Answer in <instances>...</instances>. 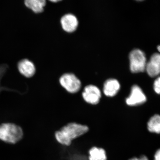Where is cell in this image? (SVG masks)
<instances>
[{
	"label": "cell",
	"instance_id": "6da1fadb",
	"mask_svg": "<svg viewBox=\"0 0 160 160\" xmlns=\"http://www.w3.org/2000/svg\"><path fill=\"white\" fill-rule=\"evenodd\" d=\"M89 130V127L86 125L72 122L56 132L55 138L61 145L69 146L71 145L72 141L86 134Z\"/></svg>",
	"mask_w": 160,
	"mask_h": 160
},
{
	"label": "cell",
	"instance_id": "7a4b0ae2",
	"mask_svg": "<svg viewBox=\"0 0 160 160\" xmlns=\"http://www.w3.org/2000/svg\"><path fill=\"white\" fill-rule=\"evenodd\" d=\"M22 128L16 124L5 123L0 125V140L5 142L14 144L22 138Z\"/></svg>",
	"mask_w": 160,
	"mask_h": 160
},
{
	"label": "cell",
	"instance_id": "3957f363",
	"mask_svg": "<svg viewBox=\"0 0 160 160\" xmlns=\"http://www.w3.org/2000/svg\"><path fill=\"white\" fill-rule=\"evenodd\" d=\"M130 69L133 73L143 72L146 70V58L145 53L139 49H134L129 55Z\"/></svg>",
	"mask_w": 160,
	"mask_h": 160
},
{
	"label": "cell",
	"instance_id": "277c9868",
	"mask_svg": "<svg viewBox=\"0 0 160 160\" xmlns=\"http://www.w3.org/2000/svg\"><path fill=\"white\" fill-rule=\"evenodd\" d=\"M61 86L69 93H75L81 89V81L74 74L67 73L63 74L59 80Z\"/></svg>",
	"mask_w": 160,
	"mask_h": 160
},
{
	"label": "cell",
	"instance_id": "5b68a950",
	"mask_svg": "<svg viewBox=\"0 0 160 160\" xmlns=\"http://www.w3.org/2000/svg\"><path fill=\"white\" fill-rule=\"evenodd\" d=\"M147 101V98L139 86L134 85L132 87L130 94L126 98V103L131 107L143 105Z\"/></svg>",
	"mask_w": 160,
	"mask_h": 160
},
{
	"label": "cell",
	"instance_id": "8992f818",
	"mask_svg": "<svg viewBox=\"0 0 160 160\" xmlns=\"http://www.w3.org/2000/svg\"><path fill=\"white\" fill-rule=\"evenodd\" d=\"M82 95L86 103L91 105H97L99 103L102 93L97 86L90 85L85 87Z\"/></svg>",
	"mask_w": 160,
	"mask_h": 160
},
{
	"label": "cell",
	"instance_id": "52a82bcc",
	"mask_svg": "<svg viewBox=\"0 0 160 160\" xmlns=\"http://www.w3.org/2000/svg\"><path fill=\"white\" fill-rule=\"evenodd\" d=\"M146 70L151 78L156 77L160 74V53H155L152 55L146 64Z\"/></svg>",
	"mask_w": 160,
	"mask_h": 160
},
{
	"label": "cell",
	"instance_id": "ba28073f",
	"mask_svg": "<svg viewBox=\"0 0 160 160\" xmlns=\"http://www.w3.org/2000/svg\"><path fill=\"white\" fill-rule=\"evenodd\" d=\"M63 29L68 32H72L77 29L78 21L74 15L69 13L63 16L61 20Z\"/></svg>",
	"mask_w": 160,
	"mask_h": 160
},
{
	"label": "cell",
	"instance_id": "9c48e42d",
	"mask_svg": "<svg viewBox=\"0 0 160 160\" xmlns=\"http://www.w3.org/2000/svg\"><path fill=\"white\" fill-rule=\"evenodd\" d=\"M121 88L118 81L115 79H109L104 83L103 92L108 97H113L116 95Z\"/></svg>",
	"mask_w": 160,
	"mask_h": 160
},
{
	"label": "cell",
	"instance_id": "30bf717a",
	"mask_svg": "<svg viewBox=\"0 0 160 160\" xmlns=\"http://www.w3.org/2000/svg\"><path fill=\"white\" fill-rule=\"evenodd\" d=\"M18 69L20 73L26 78H31L35 73L36 69L34 64L31 61L26 59L19 62Z\"/></svg>",
	"mask_w": 160,
	"mask_h": 160
},
{
	"label": "cell",
	"instance_id": "8fae6325",
	"mask_svg": "<svg viewBox=\"0 0 160 160\" xmlns=\"http://www.w3.org/2000/svg\"><path fill=\"white\" fill-rule=\"evenodd\" d=\"M89 160H107V152L102 147L93 146L88 152Z\"/></svg>",
	"mask_w": 160,
	"mask_h": 160
},
{
	"label": "cell",
	"instance_id": "7c38bea8",
	"mask_svg": "<svg viewBox=\"0 0 160 160\" xmlns=\"http://www.w3.org/2000/svg\"><path fill=\"white\" fill-rule=\"evenodd\" d=\"M147 129L152 133L160 134V114H155L149 118L147 122Z\"/></svg>",
	"mask_w": 160,
	"mask_h": 160
},
{
	"label": "cell",
	"instance_id": "4fadbf2b",
	"mask_svg": "<svg viewBox=\"0 0 160 160\" xmlns=\"http://www.w3.org/2000/svg\"><path fill=\"white\" fill-rule=\"evenodd\" d=\"M25 5L31 9L35 13H41L44 11V8L46 5L45 0H26Z\"/></svg>",
	"mask_w": 160,
	"mask_h": 160
},
{
	"label": "cell",
	"instance_id": "5bb4252c",
	"mask_svg": "<svg viewBox=\"0 0 160 160\" xmlns=\"http://www.w3.org/2000/svg\"><path fill=\"white\" fill-rule=\"evenodd\" d=\"M8 68V66L7 64H2V65H0V91L3 89H6L7 90V89H8V88L2 87L1 86V80L2 78L3 77L6 73Z\"/></svg>",
	"mask_w": 160,
	"mask_h": 160
},
{
	"label": "cell",
	"instance_id": "9a60e30c",
	"mask_svg": "<svg viewBox=\"0 0 160 160\" xmlns=\"http://www.w3.org/2000/svg\"><path fill=\"white\" fill-rule=\"evenodd\" d=\"M153 89L156 93L160 95V77L155 80L153 83Z\"/></svg>",
	"mask_w": 160,
	"mask_h": 160
},
{
	"label": "cell",
	"instance_id": "2e32d148",
	"mask_svg": "<svg viewBox=\"0 0 160 160\" xmlns=\"http://www.w3.org/2000/svg\"><path fill=\"white\" fill-rule=\"evenodd\" d=\"M128 160H149V159L146 155L143 154L139 157H134L130 158Z\"/></svg>",
	"mask_w": 160,
	"mask_h": 160
},
{
	"label": "cell",
	"instance_id": "e0dca14e",
	"mask_svg": "<svg viewBox=\"0 0 160 160\" xmlns=\"http://www.w3.org/2000/svg\"><path fill=\"white\" fill-rule=\"evenodd\" d=\"M153 160H160V148L158 149L155 152Z\"/></svg>",
	"mask_w": 160,
	"mask_h": 160
},
{
	"label": "cell",
	"instance_id": "ac0fdd59",
	"mask_svg": "<svg viewBox=\"0 0 160 160\" xmlns=\"http://www.w3.org/2000/svg\"><path fill=\"white\" fill-rule=\"evenodd\" d=\"M50 2H60V1H54V0H53V1H50Z\"/></svg>",
	"mask_w": 160,
	"mask_h": 160
},
{
	"label": "cell",
	"instance_id": "d6986e66",
	"mask_svg": "<svg viewBox=\"0 0 160 160\" xmlns=\"http://www.w3.org/2000/svg\"><path fill=\"white\" fill-rule=\"evenodd\" d=\"M158 51L160 53V46H159L158 47Z\"/></svg>",
	"mask_w": 160,
	"mask_h": 160
}]
</instances>
